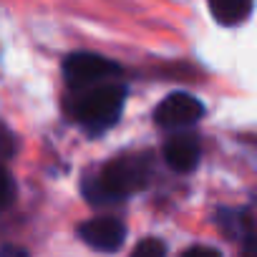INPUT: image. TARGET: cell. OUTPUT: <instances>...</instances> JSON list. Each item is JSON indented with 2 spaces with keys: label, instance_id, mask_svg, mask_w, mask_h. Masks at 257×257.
I'll use <instances>...</instances> for the list:
<instances>
[{
  "label": "cell",
  "instance_id": "7a4b0ae2",
  "mask_svg": "<svg viewBox=\"0 0 257 257\" xmlns=\"http://www.w3.org/2000/svg\"><path fill=\"white\" fill-rule=\"evenodd\" d=\"M126 101V86L113 81H101L86 88H78V96H73V118L86 126L88 132L98 134L103 128L113 126L118 121V113Z\"/></svg>",
  "mask_w": 257,
  "mask_h": 257
},
{
  "label": "cell",
  "instance_id": "9c48e42d",
  "mask_svg": "<svg viewBox=\"0 0 257 257\" xmlns=\"http://www.w3.org/2000/svg\"><path fill=\"white\" fill-rule=\"evenodd\" d=\"M16 199V182L11 177V172L0 164V212L8 209Z\"/></svg>",
  "mask_w": 257,
  "mask_h": 257
},
{
  "label": "cell",
  "instance_id": "6da1fadb",
  "mask_svg": "<svg viewBox=\"0 0 257 257\" xmlns=\"http://www.w3.org/2000/svg\"><path fill=\"white\" fill-rule=\"evenodd\" d=\"M152 179V159L147 154H128L111 159L98 177L83 182V194L91 204H116L128 194L142 192Z\"/></svg>",
  "mask_w": 257,
  "mask_h": 257
},
{
  "label": "cell",
  "instance_id": "4fadbf2b",
  "mask_svg": "<svg viewBox=\"0 0 257 257\" xmlns=\"http://www.w3.org/2000/svg\"><path fill=\"white\" fill-rule=\"evenodd\" d=\"M0 254H26V249L13 247V244H3V247H0Z\"/></svg>",
  "mask_w": 257,
  "mask_h": 257
},
{
  "label": "cell",
  "instance_id": "7c38bea8",
  "mask_svg": "<svg viewBox=\"0 0 257 257\" xmlns=\"http://www.w3.org/2000/svg\"><path fill=\"white\" fill-rule=\"evenodd\" d=\"M184 257H222V254L214 247H189L184 252Z\"/></svg>",
  "mask_w": 257,
  "mask_h": 257
},
{
  "label": "cell",
  "instance_id": "3957f363",
  "mask_svg": "<svg viewBox=\"0 0 257 257\" xmlns=\"http://www.w3.org/2000/svg\"><path fill=\"white\" fill-rule=\"evenodd\" d=\"M63 73H66L68 86L73 91H78V88H86V86H93V83L118 76L121 66L98 53H71L63 63Z\"/></svg>",
  "mask_w": 257,
  "mask_h": 257
},
{
  "label": "cell",
  "instance_id": "8fae6325",
  "mask_svg": "<svg viewBox=\"0 0 257 257\" xmlns=\"http://www.w3.org/2000/svg\"><path fill=\"white\" fill-rule=\"evenodd\" d=\"M11 154H13V137H11V132H6L0 126V159H8Z\"/></svg>",
  "mask_w": 257,
  "mask_h": 257
},
{
  "label": "cell",
  "instance_id": "52a82bcc",
  "mask_svg": "<svg viewBox=\"0 0 257 257\" xmlns=\"http://www.w3.org/2000/svg\"><path fill=\"white\" fill-rule=\"evenodd\" d=\"M214 219L229 239H244V254L254 252V232H252L249 209H219Z\"/></svg>",
  "mask_w": 257,
  "mask_h": 257
},
{
  "label": "cell",
  "instance_id": "5b68a950",
  "mask_svg": "<svg viewBox=\"0 0 257 257\" xmlns=\"http://www.w3.org/2000/svg\"><path fill=\"white\" fill-rule=\"evenodd\" d=\"M78 237L98 252H118L126 239V224L118 217H91L78 224Z\"/></svg>",
  "mask_w": 257,
  "mask_h": 257
},
{
  "label": "cell",
  "instance_id": "30bf717a",
  "mask_svg": "<svg viewBox=\"0 0 257 257\" xmlns=\"http://www.w3.org/2000/svg\"><path fill=\"white\" fill-rule=\"evenodd\" d=\"M164 254H167V244L157 237H147L134 247V257H164Z\"/></svg>",
  "mask_w": 257,
  "mask_h": 257
},
{
  "label": "cell",
  "instance_id": "8992f818",
  "mask_svg": "<svg viewBox=\"0 0 257 257\" xmlns=\"http://www.w3.org/2000/svg\"><path fill=\"white\" fill-rule=\"evenodd\" d=\"M199 154H202L199 137L192 134V132H182V128H177V134L169 137L167 144H164V159H167V164L174 172H182V174L197 169Z\"/></svg>",
  "mask_w": 257,
  "mask_h": 257
},
{
  "label": "cell",
  "instance_id": "ba28073f",
  "mask_svg": "<svg viewBox=\"0 0 257 257\" xmlns=\"http://www.w3.org/2000/svg\"><path fill=\"white\" fill-rule=\"evenodd\" d=\"M209 13L222 26H237L252 13V0H207Z\"/></svg>",
  "mask_w": 257,
  "mask_h": 257
},
{
  "label": "cell",
  "instance_id": "277c9868",
  "mask_svg": "<svg viewBox=\"0 0 257 257\" xmlns=\"http://www.w3.org/2000/svg\"><path fill=\"white\" fill-rule=\"evenodd\" d=\"M204 116V106L197 96L174 91L169 93L154 111V121L167 128V132H177V128H189Z\"/></svg>",
  "mask_w": 257,
  "mask_h": 257
}]
</instances>
